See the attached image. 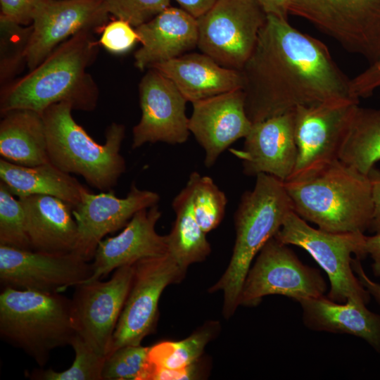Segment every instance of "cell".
I'll return each mask as SVG.
<instances>
[{
	"label": "cell",
	"instance_id": "6da1fadb",
	"mask_svg": "<svg viewBox=\"0 0 380 380\" xmlns=\"http://www.w3.org/2000/svg\"><path fill=\"white\" fill-rule=\"evenodd\" d=\"M240 72L245 110L252 123L299 106L353 99L350 79L327 46L293 27L287 19L272 15H267Z\"/></svg>",
	"mask_w": 380,
	"mask_h": 380
},
{
	"label": "cell",
	"instance_id": "7a4b0ae2",
	"mask_svg": "<svg viewBox=\"0 0 380 380\" xmlns=\"http://www.w3.org/2000/svg\"><path fill=\"white\" fill-rule=\"evenodd\" d=\"M80 31L58 46L38 66L1 91V115L14 109L40 114L49 106L68 103L73 110L93 111L99 91L87 67L96 58L99 42Z\"/></svg>",
	"mask_w": 380,
	"mask_h": 380
},
{
	"label": "cell",
	"instance_id": "3957f363",
	"mask_svg": "<svg viewBox=\"0 0 380 380\" xmlns=\"http://www.w3.org/2000/svg\"><path fill=\"white\" fill-rule=\"evenodd\" d=\"M284 182L293 210L329 232L364 233L373 215L372 174L340 160L303 178Z\"/></svg>",
	"mask_w": 380,
	"mask_h": 380
},
{
	"label": "cell",
	"instance_id": "277c9868",
	"mask_svg": "<svg viewBox=\"0 0 380 380\" xmlns=\"http://www.w3.org/2000/svg\"><path fill=\"white\" fill-rule=\"evenodd\" d=\"M293 210L284 182L274 176L259 174L254 188L245 191L234 215L236 239L229 265L210 293H223L222 314L231 317L239 305V297L251 263L264 245L280 229Z\"/></svg>",
	"mask_w": 380,
	"mask_h": 380
},
{
	"label": "cell",
	"instance_id": "5b68a950",
	"mask_svg": "<svg viewBox=\"0 0 380 380\" xmlns=\"http://www.w3.org/2000/svg\"><path fill=\"white\" fill-rule=\"evenodd\" d=\"M72 110L69 103L62 102L42 113L49 160L66 173L82 176L94 188L111 190L126 170L120 153L125 127L111 123L106 130L105 143L100 144L75 122Z\"/></svg>",
	"mask_w": 380,
	"mask_h": 380
},
{
	"label": "cell",
	"instance_id": "8992f818",
	"mask_svg": "<svg viewBox=\"0 0 380 380\" xmlns=\"http://www.w3.org/2000/svg\"><path fill=\"white\" fill-rule=\"evenodd\" d=\"M77 334L72 299L61 293L4 288L0 294V336L41 367L51 352L70 345Z\"/></svg>",
	"mask_w": 380,
	"mask_h": 380
},
{
	"label": "cell",
	"instance_id": "52a82bcc",
	"mask_svg": "<svg viewBox=\"0 0 380 380\" xmlns=\"http://www.w3.org/2000/svg\"><path fill=\"white\" fill-rule=\"evenodd\" d=\"M274 237L305 250L313 258L329 278L328 298L339 303L351 300L367 305L369 302L370 295L352 267L353 255L360 260L367 256L364 233L316 229L291 210Z\"/></svg>",
	"mask_w": 380,
	"mask_h": 380
},
{
	"label": "cell",
	"instance_id": "ba28073f",
	"mask_svg": "<svg viewBox=\"0 0 380 380\" xmlns=\"http://www.w3.org/2000/svg\"><path fill=\"white\" fill-rule=\"evenodd\" d=\"M289 11L369 64L380 59V0H291Z\"/></svg>",
	"mask_w": 380,
	"mask_h": 380
},
{
	"label": "cell",
	"instance_id": "9c48e42d",
	"mask_svg": "<svg viewBox=\"0 0 380 380\" xmlns=\"http://www.w3.org/2000/svg\"><path fill=\"white\" fill-rule=\"evenodd\" d=\"M267 14L255 0H217L197 18L200 51L240 70L253 52Z\"/></svg>",
	"mask_w": 380,
	"mask_h": 380
},
{
	"label": "cell",
	"instance_id": "30bf717a",
	"mask_svg": "<svg viewBox=\"0 0 380 380\" xmlns=\"http://www.w3.org/2000/svg\"><path fill=\"white\" fill-rule=\"evenodd\" d=\"M327 290L320 271L303 264L289 245L274 236L261 248L251 267L239 305H258L269 295H281L298 302L324 296Z\"/></svg>",
	"mask_w": 380,
	"mask_h": 380
},
{
	"label": "cell",
	"instance_id": "8fae6325",
	"mask_svg": "<svg viewBox=\"0 0 380 380\" xmlns=\"http://www.w3.org/2000/svg\"><path fill=\"white\" fill-rule=\"evenodd\" d=\"M359 102L353 99H336L294 110L298 157L288 180L305 177L339 160Z\"/></svg>",
	"mask_w": 380,
	"mask_h": 380
},
{
	"label": "cell",
	"instance_id": "7c38bea8",
	"mask_svg": "<svg viewBox=\"0 0 380 380\" xmlns=\"http://www.w3.org/2000/svg\"><path fill=\"white\" fill-rule=\"evenodd\" d=\"M133 265L131 288L114 331L108 354L122 346L140 345L146 336L155 331L158 302L163 290L168 285L180 281L186 272L167 253L140 260Z\"/></svg>",
	"mask_w": 380,
	"mask_h": 380
},
{
	"label": "cell",
	"instance_id": "4fadbf2b",
	"mask_svg": "<svg viewBox=\"0 0 380 380\" xmlns=\"http://www.w3.org/2000/svg\"><path fill=\"white\" fill-rule=\"evenodd\" d=\"M133 274L134 265H125L107 281L94 280L75 286L72 305L76 332L101 355L109 353Z\"/></svg>",
	"mask_w": 380,
	"mask_h": 380
},
{
	"label": "cell",
	"instance_id": "5bb4252c",
	"mask_svg": "<svg viewBox=\"0 0 380 380\" xmlns=\"http://www.w3.org/2000/svg\"><path fill=\"white\" fill-rule=\"evenodd\" d=\"M91 265L75 253L56 254L0 246L1 287L62 293L88 280Z\"/></svg>",
	"mask_w": 380,
	"mask_h": 380
},
{
	"label": "cell",
	"instance_id": "9a60e30c",
	"mask_svg": "<svg viewBox=\"0 0 380 380\" xmlns=\"http://www.w3.org/2000/svg\"><path fill=\"white\" fill-rule=\"evenodd\" d=\"M109 15L103 0H42L32 17V31L26 53L29 70L76 33L82 30L101 32Z\"/></svg>",
	"mask_w": 380,
	"mask_h": 380
},
{
	"label": "cell",
	"instance_id": "2e32d148",
	"mask_svg": "<svg viewBox=\"0 0 380 380\" xmlns=\"http://www.w3.org/2000/svg\"><path fill=\"white\" fill-rule=\"evenodd\" d=\"M140 121L132 129V148L146 143L181 144L190 134L186 99L173 82L154 68H148L139 84Z\"/></svg>",
	"mask_w": 380,
	"mask_h": 380
},
{
	"label": "cell",
	"instance_id": "e0dca14e",
	"mask_svg": "<svg viewBox=\"0 0 380 380\" xmlns=\"http://www.w3.org/2000/svg\"><path fill=\"white\" fill-rule=\"evenodd\" d=\"M159 200L158 194L140 189L134 183L125 198L117 197L111 191L95 194L84 190L80 202L72 208L77 225L74 253L90 261L104 236L125 227L137 212L157 205Z\"/></svg>",
	"mask_w": 380,
	"mask_h": 380
},
{
	"label": "cell",
	"instance_id": "ac0fdd59",
	"mask_svg": "<svg viewBox=\"0 0 380 380\" xmlns=\"http://www.w3.org/2000/svg\"><path fill=\"white\" fill-rule=\"evenodd\" d=\"M294 110L253 123L241 149L231 148L248 176L267 174L287 181L296 167L298 148Z\"/></svg>",
	"mask_w": 380,
	"mask_h": 380
},
{
	"label": "cell",
	"instance_id": "d6986e66",
	"mask_svg": "<svg viewBox=\"0 0 380 380\" xmlns=\"http://www.w3.org/2000/svg\"><path fill=\"white\" fill-rule=\"evenodd\" d=\"M192 105L189 132L203 148L204 164L209 168L229 146L246 137L253 123L246 113L242 89L199 100Z\"/></svg>",
	"mask_w": 380,
	"mask_h": 380
},
{
	"label": "cell",
	"instance_id": "ffe728a7",
	"mask_svg": "<svg viewBox=\"0 0 380 380\" xmlns=\"http://www.w3.org/2000/svg\"><path fill=\"white\" fill-rule=\"evenodd\" d=\"M161 214L158 205L141 210L120 234L101 240L91 264L92 274L84 282L100 280L113 270L140 260L166 254L167 236L156 231Z\"/></svg>",
	"mask_w": 380,
	"mask_h": 380
},
{
	"label": "cell",
	"instance_id": "44dd1931",
	"mask_svg": "<svg viewBox=\"0 0 380 380\" xmlns=\"http://www.w3.org/2000/svg\"><path fill=\"white\" fill-rule=\"evenodd\" d=\"M141 46L134 53L140 70L180 56L197 46V18L182 8L169 6L135 27Z\"/></svg>",
	"mask_w": 380,
	"mask_h": 380
},
{
	"label": "cell",
	"instance_id": "7402d4cb",
	"mask_svg": "<svg viewBox=\"0 0 380 380\" xmlns=\"http://www.w3.org/2000/svg\"><path fill=\"white\" fill-rule=\"evenodd\" d=\"M191 103L242 89L240 70L225 68L205 53L183 54L153 65Z\"/></svg>",
	"mask_w": 380,
	"mask_h": 380
},
{
	"label": "cell",
	"instance_id": "603a6c76",
	"mask_svg": "<svg viewBox=\"0 0 380 380\" xmlns=\"http://www.w3.org/2000/svg\"><path fill=\"white\" fill-rule=\"evenodd\" d=\"M18 199L25 210L33 251L56 254L75 252L77 225L69 204L47 195H31Z\"/></svg>",
	"mask_w": 380,
	"mask_h": 380
},
{
	"label": "cell",
	"instance_id": "cb8c5ba5",
	"mask_svg": "<svg viewBox=\"0 0 380 380\" xmlns=\"http://www.w3.org/2000/svg\"><path fill=\"white\" fill-rule=\"evenodd\" d=\"M298 303L308 329L355 336L380 353V315L369 310L366 304L351 300L339 303L324 296Z\"/></svg>",
	"mask_w": 380,
	"mask_h": 380
},
{
	"label": "cell",
	"instance_id": "d4e9b609",
	"mask_svg": "<svg viewBox=\"0 0 380 380\" xmlns=\"http://www.w3.org/2000/svg\"><path fill=\"white\" fill-rule=\"evenodd\" d=\"M0 179L9 191L18 198L31 195L56 197L72 208L81 201L87 189L70 174L51 162L28 167L0 160Z\"/></svg>",
	"mask_w": 380,
	"mask_h": 380
},
{
	"label": "cell",
	"instance_id": "484cf974",
	"mask_svg": "<svg viewBox=\"0 0 380 380\" xmlns=\"http://www.w3.org/2000/svg\"><path fill=\"white\" fill-rule=\"evenodd\" d=\"M0 155L4 160L32 167L50 162L42 114L29 109H14L1 115Z\"/></svg>",
	"mask_w": 380,
	"mask_h": 380
},
{
	"label": "cell",
	"instance_id": "4316f807",
	"mask_svg": "<svg viewBox=\"0 0 380 380\" xmlns=\"http://www.w3.org/2000/svg\"><path fill=\"white\" fill-rule=\"evenodd\" d=\"M172 205L176 217L170 234L166 235L167 253L186 271L189 265L202 262L211 252L206 233L194 214L192 188L188 181L173 199Z\"/></svg>",
	"mask_w": 380,
	"mask_h": 380
},
{
	"label": "cell",
	"instance_id": "83f0119b",
	"mask_svg": "<svg viewBox=\"0 0 380 380\" xmlns=\"http://www.w3.org/2000/svg\"><path fill=\"white\" fill-rule=\"evenodd\" d=\"M339 160L365 175L380 160V108H356Z\"/></svg>",
	"mask_w": 380,
	"mask_h": 380
},
{
	"label": "cell",
	"instance_id": "f1b7e54d",
	"mask_svg": "<svg viewBox=\"0 0 380 380\" xmlns=\"http://www.w3.org/2000/svg\"><path fill=\"white\" fill-rule=\"evenodd\" d=\"M218 329V322H208L183 340L158 343L150 347L148 360L155 368L189 367L201 360L205 347L215 337Z\"/></svg>",
	"mask_w": 380,
	"mask_h": 380
},
{
	"label": "cell",
	"instance_id": "f546056e",
	"mask_svg": "<svg viewBox=\"0 0 380 380\" xmlns=\"http://www.w3.org/2000/svg\"><path fill=\"white\" fill-rule=\"evenodd\" d=\"M188 182L192 188L193 210L196 222L205 233L215 229L222 222L227 203L225 194L212 178L197 172Z\"/></svg>",
	"mask_w": 380,
	"mask_h": 380
},
{
	"label": "cell",
	"instance_id": "4dcf8cb0",
	"mask_svg": "<svg viewBox=\"0 0 380 380\" xmlns=\"http://www.w3.org/2000/svg\"><path fill=\"white\" fill-rule=\"evenodd\" d=\"M0 81L4 87L26 65L32 26L0 16Z\"/></svg>",
	"mask_w": 380,
	"mask_h": 380
},
{
	"label": "cell",
	"instance_id": "1f68e13d",
	"mask_svg": "<svg viewBox=\"0 0 380 380\" xmlns=\"http://www.w3.org/2000/svg\"><path fill=\"white\" fill-rule=\"evenodd\" d=\"M75 359L67 369H37L27 376L37 380H103L102 372L106 356L96 353L77 334L72 339Z\"/></svg>",
	"mask_w": 380,
	"mask_h": 380
},
{
	"label": "cell",
	"instance_id": "d6a6232c",
	"mask_svg": "<svg viewBox=\"0 0 380 380\" xmlns=\"http://www.w3.org/2000/svg\"><path fill=\"white\" fill-rule=\"evenodd\" d=\"M150 347L128 345L108 354L104 362L103 380H148Z\"/></svg>",
	"mask_w": 380,
	"mask_h": 380
},
{
	"label": "cell",
	"instance_id": "836d02e7",
	"mask_svg": "<svg viewBox=\"0 0 380 380\" xmlns=\"http://www.w3.org/2000/svg\"><path fill=\"white\" fill-rule=\"evenodd\" d=\"M0 246L32 250L21 201L0 182Z\"/></svg>",
	"mask_w": 380,
	"mask_h": 380
},
{
	"label": "cell",
	"instance_id": "e575fe53",
	"mask_svg": "<svg viewBox=\"0 0 380 380\" xmlns=\"http://www.w3.org/2000/svg\"><path fill=\"white\" fill-rule=\"evenodd\" d=\"M171 0H103L106 10L115 18L137 27L170 6Z\"/></svg>",
	"mask_w": 380,
	"mask_h": 380
},
{
	"label": "cell",
	"instance_id": "d590c367",
	"mask_svg": "<svg viewBox=\"0 0 380 380\" xmlns=\"http://www.w3.org/2000/svg\"><path fill=\"white\" fill-rule=\"evenodd\" d=\"M101 32L99 44L113 54L125 53L139 42L135 27L121 19L108 23Z\"/></svg>",
	"mask_w": 380,
	"mask_h": 380
},
{
	"label": "cell",
	"instance_id": "8d00e7d4",
	"mask_svg": "<svg viewBox=\"0 0 380 380\" xmlns=\"http://www.w3.org/2000/svg\"><path fill=\"white\" fill-rule=\"evenodd\" d=\"M380 89V59L369 65L363 71L350 79L351 98L359 100L372 96Z\"/></svg>",
	"mask_w": 380,
	"mask_h": 380
},
{
	"label": "cell",
	"instance_id": "74e56055",
	"mask_svg": "<svg viewBox=\"0 0 380 380\" xmlns=\"http://www.w3.org/2000/svg\"><path fill=\"white\" fill-rule=\"evenodd\" d=\"M41 1L0 0V16L22 25H31L34 12Z\"/></svg>",
	"mask_w": 380,
	"mask_h": 380
},
{
	"label": "cell",
	"instance_id": "f35d334b",
	"mask_svg": "<svg viewBox=\"0 0 380 380\" xmlns=\"http://www.w3.org/2000/svg\"><path fill=\"white\" fill-rule=\"evenodd\" d=\"M151 363V362H150ZM149 380L197 379L201 376V360L182 369L155 368L151 364Z\"/></svg>",
	"mask_w": 380,
	"mask_h": 380
},
{
	"label": "cell",
	"instance_id": "ab89813d",
	"mask_svg": "<svg viewBox=\"0 0 380 380\" xmlns=\"http://www.w3.org/2000/svg\"><path fill=\"white\" fill-rule=\"evenodd\" d=\"M352 267L364 288L380 305V284L369 279L365 273L360 259L355 258L353 260Z\"/></svg>",
	"mask_w": 380,
	"mask_h": 380
},
{
	"label": "cell",
	"instance_id": "60d3db41",
	"mask_svg": "<svg viewBox=\"0 0 380 380\" xmlns=\"http://www.w3.org/2000/svg\"><path fill=\"white\" fill-rule=\"evenodd\" d=\"M372 174V198L373 215L369 227L372 232H380V176L376 173Z\"/></svg>",
	"mask_w": 380,
	"mask_h": 380
},
{
	"label": "cell",
	"instance_id": "b9f144b4",
	"mask_svg": "<svg viewBox=\"0 0 380 380\" xmlns=\"http://www.w3.org/2000/svg\"><path fill=\"white\" fill-rule=\"evenodd\" d=\"M365 252L372 259V271L374 276L380 277V232L365 236Z\"/></svg>",
	"mask_w": 380,
	"mask_h": 380
},
{
	"label": "cell",
	"instance_id": "7bdbcfd3",
	"mask_svg": "<svg viewBox=\"0 0 380 380\" xmlns=\"http://www.w3.org/2000/svg\"><path fill=\"white\" fill-rule=\"evenodd\" d=\"M267 15L287 19L291 0H255Z\"/></svg>",
	"mask_w": 380,
	"mask_h": 380
},
{
	"label": "cell",
	"instance_id": "ee69618b",
	"mask_svg": "<svg viewBox=\"0 0 380 380\" xmlns=\"http://www.w3.org/2000/svg\"><path fill=\"white\" fill-rule=\"evenodd\" d=\"M180 8L198 18L208 11L217 0H175Z\"/></svg>",
	"mask_w": 380,
	"mask_h": 380
}]
</instances>
